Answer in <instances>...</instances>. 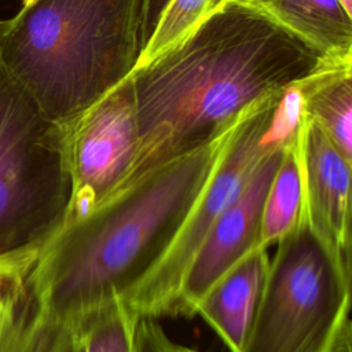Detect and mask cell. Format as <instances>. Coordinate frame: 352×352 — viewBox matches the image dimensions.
<instances>
[{
    "label": "cell",
    "mask_w": 352,
    "mask_h": 352,
    "mask_svg": "<svg viewBox=\"0 0 352 352\" xmlns=\"http://www.w3.org/2000/svg\"><path fill=\"white\" fill-rule=\"evenodd\" d=\"M327 60L254 6L221 4L177 47L131 74L139 139L125 180L209 140Z\"/></svg>",
    "instance_id": "obj_1"
},
{
    "label": "cell",
    "mask_w": 352,
    "mask_h": 352,
    "mask_svg": "<svg viewBox=\"0 0 352 352\" xmlns=\"http://www.w3.org/2000/svg\"><path fill=\"white\" fill-rule=\"evenodd\" d=\"M242 114L209 140L122 182L88 212L65 219L23 274L36 307L78 324L124 301L173 242Z\"/></svg>",
    "instance_id": "obj_2"
},
{
    "label": "cell",
    "mask_w": 352,
    "mask_h": 352,
    "mask_svg": "<svg viewBox=\"0 0 352 352\" xmlns=\"http://www.w3.org/2000/svg\"><path fill=\"white\" fill-rule=\"evenodd\" d=\"M146 0H22L0 21V63L60 125L132 74Z\"/></svg>",
    "instance_id": "obj_3"
},
{
    "label": "cell",
    "mask_w": 352,
    "mask_h": 352,
    "mask_svg": "<svg viewBox=\"0 0 352 352\" xmlns=\"http://www.w3.org/2000/svg\"><path fill=\"white\" fill-rule=\"evenodd\" d=\"M70 198L59 126L0 63V261L32 264Z\"/></svg>",
    "instance_id": "obj_4"
},
{
    "label": "cell",
    "mask_w": 352,
    "mask_h": 352,
    "mask_svg": "<svg viewBox=\"0 0 352 352\" xmlns=\"http://www.w3.org/2000/svg\"><path fill=\"white\" fill-rule=\"evenodd\" d=\"M351 271L301 209L276 242L241 352H330L349 320Z\"/></svg>",
    "instance_id": "obj_5"
},
{
    "label": "cell",
    "mask_w": 352,
    "mask_h": 352,
    "mask_svg": "<svg viewBox=\"0 0 352 352\" xmlns=\"http://www.w3.org/2000/svg\"><path fill=\"white\" fill-rule=\"evenodd\" d=\"M280 94L270 95L249 106L197 198L182 228L162 258L139 286L122 301L140 318L173 316L186 268L220 213L232 202L253 166L271 146L261 143Z\"/></svg>",
    "instance_id": "obj_6"
},
{
    "label": "cell",
    "mask_w": 352,
    "mask_h": 352,
    "mask_svg": "<svg viewBox=\"0 0 352 352\" xmlns=\"http://www.w3.org/2000/svg\"><path fill=\"white\" fill-rule=\"evenodd\" d=\"M58 126L72 182L67 219L92 209L129 173L139 139L132 77Z\"/></svg>",
    "instance_id": "obj_7"
},
{
    "label": "cell",
    "mask_w": 352,
    "mask_h": 352,
    "mask_svg": "<svg viewBox=\"0 0 352 352\" xmlns=\"http://www.w3.org/2000/svg\"><path fill=\"white\" fill-rule=\"evenodd\" d=\"M287 143L271 144L263 153L238 195L208 231L182 278L173 316H194L210 287L246 254L260 248L265 198Z\"/></svg>",
    "instance_id": "obj_8"
},
{
    "label": "cell",
    "mask_w": 352,
    "mask_h": 352,
    "mask_svg": "<svg viewBox=\"0 0 352 352\" xmlns=\"http://www.w3.org/2000/svg\"><path fill=\"white\" fill-rule=\"evenodd\" d=\"M297 151L308 223L351 271V162L304 113L297 129Z\"/></svg>",
    "instance_id": "obj_9"
},
{
    "label": "cell",
    "mask_w": 352,
    "mask_h": 352,
    "mask_svg": "<svg viewBox=\"0 0 352 352\" xmlns=\"http://www.w3.org/2000/svg\"><path fill=\"white\" fill-rule=\"evenodd\" d=\"M268 265L267 249L252 250L210 287L195 309L230 352L242 349Z\"/></svg>",
    "instance_id": "obj_10"
},
{
    "label": "cell",
    "mask_w": 352,
    "mask_h": 352,
    "mask_svg": "<svg viewBox=\"0 0 352 352\" xmlns=\"http://www.w3.org/2000/svg\"><path fill=\"white\" fill-rule=\"evenodd\" d=\"M250 4L322 58L352 59V14L340 0H254Z\"/></svg>",
    "instance_id": "obj_11"
},
{
    "label": "cell",
    "mask_w": 352,
    "mask_h": 352,
    "mask_svg": "<svg viewBox=\"0 0 352 352\" xmlns=\"http://www.w3.org/2000/svg\"><path fill=\"white\" fill-rule=\"evenodd\" d=\"M298 85L302 113L316 121L352 162V59L327 60Z\"/></svg>",
    "instance_id": "obj_12"
},
{
    "label": "cell",
    "mask_w": 352,
    "mask_h": 352,
    "mask_svg": "<svg viewBox=\"0 0 352 352\" xmlns=\"http://www.w3.org/2000/svg\"><path fill=\"white\" fill-rule=\"evenodd\" d=\"M0 352H85L81 327L43 314L23 287L15 290L1 334Z\"/></svg>",
    "instance_id": "obj_13"
},
{
    "label": "cell",
    "mask_w": 352,
    "mask_h": 352,
    "mask_svg": "<svg viewBox=\"0 0 352 352\" xmlns=\"http://www.w3.org/2000/svg\"><path fill=\"white\" fill-rule=\"evenodd\" d=\"M302 209L301 169L297 151V132L286 144L280 164L265 198L260 248L276 243L298 221Z\"/></svg>",
    "instance_id": "obj_14"
},
{
    "label": "cell",
    "mask_w": 352,
    "mask_h": 352,
    "mask_svg": "<svg viewBox=\"0 0 352 352\" xmlns=\"http://www.w3.org/2000/svg\"><path fill=\"white\" fill-rule=\"evenodd\" d=\"M212 6L213 0H169L140 51L135 70L147 66L184 41L212 12Z\"/></svg>",
    "instance_id": "obj_15"
},
{
    "label": "cell",
    "mask_w": 352,
    "mask_h": 352,
    "mask_svg": "<svg viewBox=\"0 0 352 352\" xmlns=\"http://www.w3.org/2000/svg\"><path fill=\"white\" fill-rule=\"evenodd\" d=\"M140 316L122 301L107 305L77 326L85 352H135Z\"/></svg>",
    "instance_id": "obj_16"
},
{
    "label": "cell",
    "mask_w": 352,
    "mask_h": 352,
    "mask_svg": "<svg viewBox=\"0 0 352 352\" xmlns=\"http://www.w3.org/2000/svg\"><path fill=\"white\" fill-rule=\"evenodd\" d=\"M302 113V96L298 82L292 84L282 92L271 122L261 138L264 144H283L292 140L298 129Z\"/></svg>",
    "instance_id": "obj_17"
},
{
    "label": "cell",
    "mask_w": 352,
    "mask_h": 352,
    "mask_svg": "<svg viewBox=\"0 0 352 352\" xmlns=\"http://www.w3.org/2000/svg\"><path fill=\"white\" fill-rule=\"evenodd\" d=\"M28 267L29 265L14 267L0 272V334L7 318V314L10 311L15 290L18 287V283Z\"/></svg>",
    "instance_id": "obj_18"
},
{
    "label": "cell",
    "mask_w": 352,
    "mask_h": 352,
    "mask_svg": "<svg viewBox=\"0 0 352 352\" xmlns=\"http://www.w3.org/2000/svg\"><path fill=\"white\" fill-rule=\"evenodd\" d=\"M144 326L147 329L150 341L153 344L154 352H199L190 346L177 344L172 341L165 330L153 319V318H143Z\"/></svg>",
    "instance_id": "obj_19"
},
{
    "label": "cell",
    "mask_w": 352,
    "mask_h": 352,
    "mask_svg": "<svg viewBox=\"0 0 352 352\" xmlns=\"http://www.w3.org/2000/svg\"><path fill=\"white\" fill-rule=\"evenodd\" d=\"M169 0H146L144 6V29H143V40L144 44L161 14ZM143 44V45H144Z\"/></svg>",
    "instance_id": "obj_20"
},
{
    "label": "cell",
    "mask_w": 352,
    "mask_h": 352,
    "mask_svg": "<svg viewBox=\"0 0 352 352\" xmlns=\"http://www.w3.org/2000/svg\"><path fill=\"white\" fill-rule=\"evenodd\" d=\"M330 352H352V326L351 319L342 327L336 344Z\"/></svg>",
    "instance_id": "obj_21"
},
{
    "label": "cell",
    "mask_w": 352,
    "mask_h": 352,
    "mask_svg": "<svg viewBox=\"0 0 352 352\" xmlns=\"http://www.w3.org/2000/svg\"><path fill=\"white\" fill-rule=\"evenodd\" d=\"M135 352H154L153 349V344L150 341L147 329L144 326V320L143 318L139 319L138 323V330H136V348Z\"/></svg>",
    "instance_id": "obj_22"
},
{
    "label": "cell",
    "mask_w": 352,
    "mask_h": 352,
    "mask_svg": "<svg viewBox=\"0 0 352 352\" xmlns=\"http://www.w3.org/2000/svg\"><path fill=\"white\" fill-rule=\"evenodd\" d=\"M230 1H235V3H246V4H250V3H253L254 0H213L212 11H214L216 8H219L221 4H224V3H230Z\"/></svg>",
    "instance_id": "obj_23"
},
{
    "label": "cell",
    "mask_w": 352,
    "mask_h": 352,
    "mask_svg": "<svg viewBox=\"0 0 352 352\" xmlns=\"http://www.w3.org/2000/svg\"><path fill=\"white\" fill-rule=\"evenodd\" d=\"M26 265H30V264H12V263H1L0 261V272L14 268V267H26Z\"/></svg>",
    "instance_id": "obj_24"
},
{
    "label": "cell",
    "mask_w": 352,
    "mask_h": 352,
    "mask_svg": "<svg viewBox=\"0 0 352 352\" xmlns=\"http://www.w3.org/2000/svg\"><path fill=\"white\" fill-rule=\"evenodd\" d=\"M341 1V4L345 7V10L349 12V14H352V0H340Z\"/></svg>",
    "instance_id": "obj_25"
}]
</instances>
